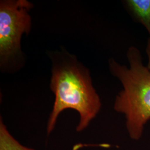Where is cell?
<instances>
[{"label": "cell", "mask_w": 150, "mask_h": 150, "mask_svg": "<svg viewBox=\"0 0 150 150\" xmlns=\"http://www.w3.org/2000/svg\"><path fill=\"white\" fill-rule=\"evenodd\" d=\"M48 56L52 64L50 88L54 101L47 123V134L52 132L59 115L67 109L79 113L76 131L82 132L96 117L102 106L90 70L64 48L51 51Z\"/></svg>", "instance_id": "1"}, {"label": "cell", "mask_w": 150, "mask_h": 150, "mask_svg": "<svg viewBox=\"0 0 150 150\" xmlns=\"http://www.w3.org/2000/svg\"><path fill=\"white\" fill-rule=\"evenodd\" d=\"M129 67L108 60L111 74L121 82L122 91L116 97L113 108L122 113L129 137L139 140L150 120V71L145 66L139 50L131 46L127 51Z\"/></svg>", "instance_id": "2"}, {"label": "cell", "mask_w": 150, "mask_h": 150, "mask_svg": "<svg viewBox=\"0 0 150 150\" xmlns=\"http://www.w3.org/2000/svg\"><path fill=\"white\" fill-rule=\"evenodd\" d=\"M33 7L27 0L0 1V67L4 72L17 71L23 66L22 36L31 31L29 12Z\"/></svg>", "instance_id": "3"}, {"label": "cell", "mask_w": 150, "mask_h": 150, "mask_svg": "<svg viewBox=\"0 0 150 150\" xmlns=\"http://www.w3.org/2000/svg\"><path fill=\"white\" fill-rule=\"evenodd\" d=\"M123 3L132 16L144 26L150 38V0H126Z\"/></svg>", "instance_id": "4"}, {"label": "cell", "mask_w": 150, "mask_h": 150, "mask_svg": "<svg viewBox=\"0 0 150 150\" xmlns=\"http://www.w3.org/2000/svg\"><path fill=\"white\" fill-rule=\"evenodd\" d=\"M0 150H35L18 142L8 131L2 118L0 119Z\"/></svg>", "instance_id": "5"}, {"label": "cell", "mask_w": 150, "mask_h": 150, "mask_svg": "<svg viewBox=\"0 0 150 150\" xmlns=\"http://www.w3.org/2000/svg\"><path fill=\"white\" fill-rule=\"evenodd\" d=\"M146 53L148 57V64H147V68L150 71V38L148 39L147 47H146Z\"/></svg>", "instance_id": "6"}]
</instances>
